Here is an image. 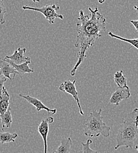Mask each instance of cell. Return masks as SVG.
Listing matches in <instances>:
<instances>
[{
	"instance_id": "cell-11",
	"label": "cell",
	"mask_w": 138,
	"mask_h": 153,
	"mask_svg": "<svg viewBox=\"0 0 138 153\" xmlns=\"http://www.w3.org/2000/svg\"><path fill=\"white\" fill-rule=\"evenodd\" d=\"M3 59L5 61L9 62L10 64H11L14 67V68L20 73V74H24L25 73H31L34 72V70L29 67V64H31V58L28 59L25 62H24L22 64H17L13 62L12 61H11L10 59H8L7 58L5 57Z\"/></svg>"
},
{
	"instance_id": "cell-19",
	"label": "cell",
	"mask_w": 138,
	"mask_h": 153,
	"mask_svg": "<svg viewBox=\"0 0 138 153\" xmlns=\"http://www.w3.org/2000/svg\"><path fill=\"white\" fill-rule=\"evenodd\" d=\"M6 13L7 10L4 3V1L0 0V25L4 24L5 23L4 16Z\"/></svg>"
},
{
	"instance_id": "cell-1",
	"label": "cell",
	"mask_w": 138,
	"mask_h": 153,
	"mask_svg": "<svg viewBox=\"0 0 138 153\" xmlns=\"http://www.w3.org/2000/svg\"><path fill=\"white\" fill-rule=\"evenodd\" d=\"M91 17L85 16L82 10L79 11V17L77 22L76 29L78 33L74 46L79 48L78 52V60L74 67L71 71V75L74 76L79 65L86 58V52L93 46L96 40L102 36L101 33L106 31V19L99 12L98 8L95 10L88 8Z\"/></svg>"
},
{
	"instance_id": "cell-18",
	"label": "cell",
	"mask_w": 138,
	"mask_h": 153,
	"mask_svg": "<svg viewBox=\"0 0 138 153\" xmlns=\"http://www.w3.org/2000/svg\"><path fill=\"white\" fill-rule=\"evenodd\" d=\"M92 143V141L91 139H88L86 142L85 143H81V144L82 146L83 147V150L82 152V153H98V152L97 151H94L93 150H92L89 146L90 144H91Z\"/></svg>"
},
{
	"instance_id": "cell-4",
	"label": "cell",
	"mask_w": 138,
	"mask_h": 153,
	"mask_svg": "<svg viewBox=\"0 0 138 153\" xmlns=\"http://www.w3.org/2000/svg\"><path fill=\"white\" fill-rule=\"evenodd\" d=\"M22 8L24 10H32L37 12H40L44 15L45 19H47L50 24L54 23V20L57 18L60 19H63V16L57 13L59 10V7L57 6L55 4L51 5H45L42 7H33L28 5L22 6Z\"/></svg>"
},
{
	"instance_id": "cell-17",
	"label": "cell",
	"mask_w": 138,
	"mask_h": 153,
	"mask_svg": "<svg viewBox=\"0 0 138 153\" xmlns=\"http://www.w3.org/2000/svg\"><path fill=\"white\" fill-rule=\"evenodd\" d=\"M108 34L112 38H116V39H118L120 41H124V42H126L129 43L130 44H131L132 46H134V47H135L136 48H137L138 50V38H134V39H128V38H123L122 37H120L119 36H117L114 34H113L112 32H109L108 33Z\"/></svg>"
},
{
	"instance_id": "cell-24",
	"label": "cell",
	"mask_w": 138,
	"mask_h": 153,
	"mask_svg": "<svg viewBox=\"0 0 138 153\" xmlns=\"http://www.w3.org/2000/svg\"><path fill=\"white\" fill-rule=\"evenodd\" d=\"M134 8L138 12V7H137V6H136V5H135L134 6Z\"/></svg>"
},
{
	"instance_id": "cell-20",
	"label": "cell",
	"mask_w": 138,
	"mask_h": 153,
	"mask_svg": "<svg viewBox=\"0 0 138 153\" xmlns=\"http://www.w3.org/2000/svg\"><path fill=\"white\" fill-rule=\"evenodd\" d=\"M7 78L5 77H4L3 78H0V94H1L2 93V89L4 88V84L5 83V82L7 81Z\"/></svg>"
},
{
	"instance_id": "cell-10",
	"label": "cell",
	"mask_w": 138,
	"mask_h": 153,
	"mask_svg": "<svg viewBox=\"0 0 138 153\" xmlns=\"http://www.w3.org/2000/svg\"><path fill=\"white\" fill-rule=\"evenodd\" d=\"M26 51V48H16L12 55L7 56L5 57L10 59L11 61L17 64H20L31 58L29 57H26L24 56Z\"/></svg>"
},
{
	"instance_id": "cell-14",
	"label": "cell",
	"mask_w": 138,
	"mask_h": 153,
	"mask_svg": "<svg viewBox=\"0 0 138 153\" xmlns=\"http://www.w3.org/2000/svg\"><path fill=\"white\" fill-rule=\"evenodd\" d=\"M11 110V108L9 107L8 109L7 110V111L1 117H0V121H1L2 126V131H4L5 127L10 128L12 124L13 117H12Z\"/></svg>"
},
{
	"instance_id": "cell-2",
	"label": "cell",
	"mask_w": 138,
	"mask_h": 153,
	"mask_svg": "<svg viewBox=\"0 0 138 153\" xmlns=\"http://www.w3.org/2000/svg\"><path fill=\"white\" fill-rule=\"evenodd\" d=\"M138 108L126 114L124 121L119 128L117 136V145L115 149L125 146L132 149L135 142L138 139Z\"/></svg>"
},
{
	"instance_id": "cell-21",
	"label": "cell",
	"mask_w": 138,
	"mask_h": 153,
	"mask_svg": "<svg viewBox=\"0 0 138 153\" xmlns=\"http://www.w3.org/2000/svg\"><path fill=\"white\" fill-rule=\"evenodd\" d=\"M130 22L134 26L136 31H138V20H131Z\"/></svg>"
},
{
	"instance_id": "cell-16",
	"label": "cell",
	"mask_w": 138,
	"mask_h": 153,
	"mask_svg": "<svg viewBox=\"0 0 138 153\" xmlns=\"http://www.w3.org/2000/svg\"><path fill=\"white\" fill-rule=\"evenodd\" d=\"M114 80L117 85L119 87H128L127 80L126 77L123 75L122 70L117 71L114 74Z\"/></svg>"
},
{
	"instance_id": "cell-3",
	"label": "cell",
	"mask_w": 138,
	"mask_h": 153,
	"mask_svg": "<svg viewBox=\"0 0 138 153\" xmlns=\"http://www.w3.org/2000/svg\"><path fill=\"white\" fill-rule=\"evenodd\" d=\"M102 108L98 111L94 110L91 112L83 122V133L85 135L91 137H97L102 135L104 137L110 135L111 128L103 121L102 115Z\"/></svg>"
},
{
	"instance_id": "cell-13",
	"label": "cell",
	"mask_w": 138,
	"mask_h": 153,
	"mask_svg": "<svg viewBox=\"0 0 138 153\" xmlns=\"http://www.w3.org/2000/svg\"><path fill=\"white\" fill-rule=\"evenodd\" d=\"M72 140L70 137L63 138L61 141L59 147L53 152L54 153H69L71 152Z\"/></svg>"
},
{
	"instance_id": "cell-8",
	"label": "cell",
	"mask_w": 138,
	"mask_h": 153,
	"mask_svg": "<svg viewBox=\"0 0 138 153\" xmlns=\"http://www.w3.org/2000/svg\"><path fill=\"white\" fill-rule=\"evenodd\" d=\"M13 75L14 78L16 75H18L22 78V76L20 73L14 68V67L4 59L0 60V76H3L4 77L13 80V78L11 77V75Z\"/></svg>"
},
{
	"instance_id": "cell-7",
	"label": "cell",
	"mask_w": 138,
	"mask_h": 153,
	"mask_svg": "<svg viewBox=\"0 0 138 153\" xmlns=\"http://www.w3.org/2000/svg\"><path fill=\"white\" fill-rule=\"evenodd\" d=\"M54 118L49 117L48 118L42 119L38 127V131L42 137L44 145V153H47L48 145H47V137L49 132V126L50 124L54 122Z\"/></svg>"
},
{
	"instance_id": "cell-25",
	"label": "cell",
	"mask_w": 138,
	"mask_h": 153,
	"mask_svg": "<svg viewBox=\"0 0 138 153\" xmlns=\"http://www.w3.org/2000/svg\"><path fill=\"white\" fill-rule=\"evenodd\" d=\"M135 149H136V150L138 152V144L135 146Z\"/></svg>"
},
{
	"instance_id": "cell-22",
	"label": "cell",
	"mask_w": 138,
	"mask_h": 153,
	"mask_svg": "<svg viewBox=\"0 0 138 153\" xmlns=\"http://www.w3.org/2000/svg\"><path fill=\"white\" fill-rule=\"evenodd\" d=\"M105 1H106V0H98V2L99 4H103V3H104V2H105Z\"/></svg>"
},
{
	"instance_id": "cell-9",
	"label": "cell",
	"mask_w": 138,
	"mask_h": 153,
	"mask_svg": "<svg viewBox=\"0 0 138 153\" xmlns=\"http://www.w3.org/2000/svg\"><path fill=\"white\" fill-rule=\"evenodd\" d=\"M19 96L24 98L25 100H26L28 102V103L34 105L36 108V110L37 111H40L42 110H44L46 111L49 114L50 113H51L52 114H55L57 113V109H55V108L51 109V108H48L47 106H46L45 104H44L40 100H38L35 97H31L30 95L24 96L21 94H19Z\"/></svg>"
},
{
	"instance_id": "cell-12",
	"label": "cell",
	"mask_w": 138,
	"mask_h": 153,
	"mask_svg": "<svg viewBox=\"0 0 138 153\" xmlns=\"http://www.w3.org/2000/svg\"><path fill=\"white\" fill-rule=\"evenodd\" d=\"M10 95L7 89L4 87L0 94V117L4 114L10 107Z\"/></svg>"
},
{
	"instance_id": "cell-6",
	"label": "cell",
	"mask_w": 138,
	"mask_h": 153,
	"mask_svg": "<svg viewBox=\"0 0 138 153\" xmlns=\"http://www.w3.org/2000/svg\"><path fill=\"white\" fill-rule=\"evenodd\" d=\"M130 96L131 92L128 86L126 87H118L116 88L115 91L111 97L109 99V103L118 106L122 100L128 99Z\"/></svg>"
},
{
	"instance_id": "cell-5",
	"label": "cell",
	"mask_w": 138,
	"mask_h": 153,
	"mask_svg": "<svg viewBox=\"0 0 138 153\" xmlns=\"http://www.w3.org/2000/svg\"><path fill=\"white\" fill-rule=\"evenodd\" d=\"M76 79H74L72 82L70 80L68 79L65 81L61 83L58 87V89L60 91L62 92H65L71 94L74 97L75 100L76 101L79 110V113L82 115H84V113L82 111L80 101H79V97H78V93L77 90V88L75 87Z\"/></svg>"
},
{
	"instance_id": "cell-15",
	"label": "cell",
	"mask_w": 138,
	"mask_h": 153,
	"mask_svg": "<svg viewBox=\"0 0 138 153\" xmlns=\"http://www.w3.org/2000/svg\"><path fill=\"white\" fill-rule=\"evenodd\" d=\"M18 137L17 133H10L8 132L0 133V143L1 144L9 143L10 142H15V138Z\"/></svg>"
},
{
	"instance_id": "cell-23",
	"label": "cell",
	"mask_w": 138,
	"mask_h": 153,
	"mask_svg": "<svg viewBox=\"0 0 138 153\" xmlns=\"http://www.w3.org/2000/svg\"><path fill=\"white\" fill-rule=\"evenodd\" d=\"M34 2H40V0H31Z\"/></svg>"
}]
</instances>
